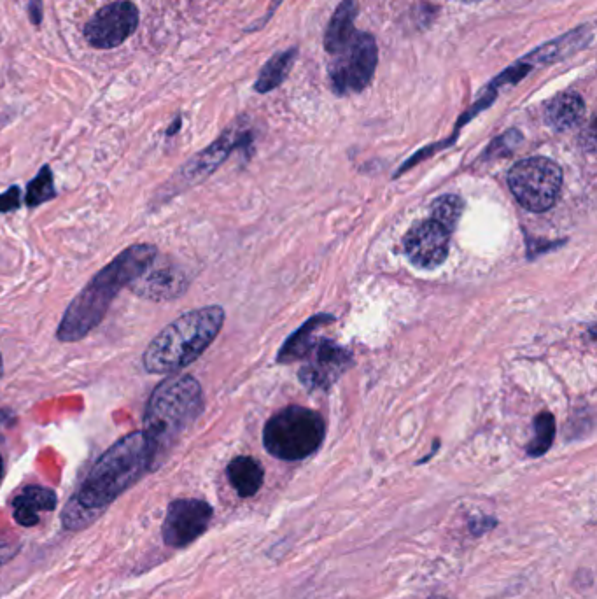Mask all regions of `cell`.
Masks as SVG:
<instances>
[{
    "label": "cell",
    "mask_w": 597,
    "mask_h": 599,
    "mask_svg": "<svg viewBox=\"0 0 597 599\" xmlns=\"http://www.w3.org/2000/svg\"><path fill=\"white\" fill-rule=\"evenodd\" d=\"M249 142V134L239 128H230L219 137L218 141L212 142L209 148L204 149L200 155L195 156L183 169L184 179L190 183L202 181L204 177L211 176L221 163L225 162L233 149Z\"/></svg>",
    "instance_id": "obj_13"
},
{
    "label": "cell",
    "mask_w": 597,
    "mask_h": 599,
    "mask_svg": "<svg viewBox=\"0 0 597 599\" xmlns=\"http://www.w3.org/2000/svg\"><path fill=\"white\" fill-rule=\"evenodd\" d=\"M2 473H4V463H2V456H0V479H2Z\"/></svg>",
    "instance_id": "obj_29"
},
{
    "label": "cell",
    "mask_w": 597,
    "mask_h": 599,
    "mask_svg": "<svg viewBox=\"0 0 597 599\" xmlns=\"http://www.w3.org/2000/svg\"><path fill=\"white\" fill-rule=\"evenodd\" d=\"M379 64L377 41L368 32H356L351 43L331 64V88L337 95L363 92L372 83Z\"/></svg>",
    "instance_id": "obj_7"
},
{
    "label": "cell",
    "mask_w": 597,
    "mask_h": 599,
    "mask_svg": "<svg viewBox=\"0 0 597 599\" xmlns=\"http://www.w3.org/2000/svg\"><path fill=\"white\" fill-rule=\"evenodd\" d=\"M57 493L41 486H29L13 501V517L23 528H34L41 521V512H53L57 508Z\"/></svg>",
    "instance_id": "obj_14"
},
{
    "label": "cell",
    "mask_w": 597,
    "mask_h": 599,
    "mask_svg": "<svg viewBox=\"0 0 597 599\" xmlns=\"http://www.w3.org/2000/svg\"><path fill=\"white\" fill-rule=\"evenodd\" d=\"M326 433L323 417L305 407L277 412L263 430V444L274 458L300 461L321 447Z\"/></svg>",
    "instance_id": "obj_5"
},
{
    "label": "cell",
    "mask_w": 597,
    "mask_h": 599,
    "mask_svg": "<svg viewBox=\"0 0 597 599\" xmlns=\"http://www.w3.org/2000/svg\"><path fill=\"white\" fill-rule=\"evenodd\" d=\"M555 437V419L548 412H541L540 416L534 419V438L531 444L527 445V454L533 458H540L552 447Z\"/></svg>",
    "instance_id": "obj_20"
},
{
    "label": "cell",
    "mask_w": 597,
    "mask_h": 599,
    "mask_svg": "<svg viewBox=\"0 0 597 599\" xmlns=\"http://www.w3.org/2000/svg\"><path fill=\"white\" fill-rule=\"evenodd\" d=\"M202 409V386L191 375L167 379L153 391L144 414V431L153 444L156 461L197 421Z\"/></svg>",
    "instance_id": "obj_4"
},
{
    "label": "cell",
    "mask_w": 597,
    "mask_h": 599,
    "mask_svg": "<svg viewBox=\"0 0 597 599\" xmlns=\"http://www.w3.org/2000/svg\"><path fill=\"white\" fill-rule=\"evenodd\" d=\"M296 57H298V48L282 51L270 58L267 64L263 65L260 76L254 83V90L258 93H268L279 88L288 78L291 67L295 65Z\"/></svg>",
    "instance_id": "obj_18"
},
{
    "label": "cell",
    "mask_w": 597,
    "mask_h": 599,
    "mask_svg": "<svg viewBox=\"0 0 597 599\" xmlns=\"http://www.w3.org/2000/svg\"><path fill=\"white\" fill-rule=\"evenodd\" d=\"M139 27V9L130 0H118L99 9L86 23L85 39L97 50H113L134 36Z\"/></svg>",
    "instance_id": "obj_8"
},
{
    "label": "cell",
    "mask_w": 597,
    "mask_h": 599,
    "mask_svg": "<svg viewBox=\"0 0 597 599\" xmlns=\"http://www.w3.org/2000/svg\"><path fill=\"white\" fill-rule=\"evenodd\" d=\"M2 375H4V363H2V356H0V382H2Z\"/></svg>",
    "instance_id": "obj_28"
},
{
    "label": "cell",
    "mask_w": 597,
    "mask_h": 599,
    "mask_svg": "<svg viewBox=\"0 0 597 599\" xmlns=\"http://www.w3.org/2000/svg\"><path fill=\"white\" fill-rule=\"evenodd\" d=\"M22 550V545L15 538L0 535V566L8 564L13 557L18 556Z\"/></svg>",
    "instance_id": "obj_23"
},
{
    "label": "cell",
    "mask_w": 597,
    "mask_h": 599,
    "mask_svg": "<svg viewBox=\"0 0 597 599\" xmlns=\"http://www.w3.org/2000/svg\"><path fill=\"white\" fill-rule=\"evenodd\" d=\"M55 197H57V191H55V184H53V174H51L50 167L46 165V167L39 170V174L29 184L27 204L30 207H37V205L44 204V202H48V200Z\"/></svg>",
    "instance_id": "obj_22"
},
{
    "label": "cell",
    "mask_w": 597,
    "mask_h": 599,
    "mask_svg": "<svg viewBox=\"0 0 597 599\" xmlns=\"http://www.w3.org/2000/svg\"><path fill=\"white\" fill-rule=\"evenodd\" d=\"M585 102L578 93L568 92L557 95L545 107V121L555 132H566L575 128L583 120Z\"/></svg>",
    "instance_id": "obj_16"
},
{
    "label": "cell",
    "mask_w": 597,
    "mask_h": 599,
    "mask_svg": "<svg viewBox=\"0 0 597 599\" xmlns=\"http://www.w3.org/2000/svg\"><path fill=\"white\" fill-rule=\"evenodd\" d=\"M156 466L155 449L146 431H134L107 449L65 507L67 529L85 528L118 496Z\"/></svg>",
    "instance_id": "obj_1"
},
{
    "label": "cell",
    "mask_w": 597,
    "mask_h": 599,
    "mask_svg": "<svg viewBox=\"0 0 597 599\" xmlns=\"http://www.w3.org/2000/svg\"><path fill=\"white\" fill-rule=\"evenodd\" d=\"M513 197L524 209L545 212L555 204L562 186V170L557 163L533 156L513 165L508 174Z\"/></svg>",
    "instance_id": "obj_6"
},
{
    "label": "cell",
    "mask_w": 597,
    "mask_h": 599,
    "mask_svg": "<svg viewBox=\"0 0 597 599\" xmlns=\"http://www.w3.org/2000/svg\"><path fill=\"white\" fill-rule=\"evenodd\" d=\"M20 207V188L11 186L6 193L0 195V212L15 211Z\"/></svg>",
    "instance_id": "obj_24"
},
{
    "label": "cell",
    "mask_w": 597,
    "mask_h": 599,
    "mask_svg": "<svg viewBox=\"0 0 597 599\" xmlns=\"http://www.w3.org/2000/svg\"><path fill=\"white\" fill-rule=\"evenodd\" d=\"M307 360L300 372L303 384L309 389H328L349 368L352 358L344 347L321 339L307 354Z\"/></svg>",
    "instance_id": "obj_11"
},
{
    "label": "cell",
    "mask_w": 597,
    "mask_h": 599,
    "mask_svg": "<svg viewBox=\"0 0 597 599\" xmlns=\"http://www.w3.org/2000/svg\"><path fill=\"white\" fill-rule=\"evenodd\" d=\"M225 323L221 307L186 312L165 326L149 344L142 363L149 374H174L197 361Z\"/></svg>",
    "instance_id": "obj_3"
},
{
    "label": "cell",
    "mask_w": 597,
    "mask_h": 599,
    "mask_svg": "<svg viewBox=\"0 0 597 599\" xmlns=\"http://www.w3.org/2000/svg\"><path fill=\"white\" fill-rule=\"evenodd\" d=\"M429 599H449V598H443V596H433V598H429Z\"/></svg>",
    "instance_id": "obj_30"
},
{
    "label": "cell",
    "mask_w": 597,
    "mask_h": 599,
    "mask_svg": "<svg viewBox=\"0 0 597 599\" xmlns=\"http://www.w3.org/2000/svg\"><path fill=\"white\" fill-rule=\"evenodd\" d=\"M211 505L204 500L184 498L170 503L163 521L162 535L165 545L183 549L204 535L212 521Z\"/></svg>",
    "instance_id": "obj_9"
},
{
    "label": "cell",
    "mask_w": 597,
    "mask_h": 599,
    "mask_svg": "<svg viewBox=\"0 0 597 599\" xmlns=\"http://www.w3.org/2000/svg\"><path fill=\"white\" fill-rule=\"evenodd\" d=\"M190 279L183 268L174 265L153 268V265L144 274L130 284L132 293L142 296L153 302L176 300L188 289Z\"/></svg>",
    "instance_id": "obj_12"
},
{
    "label": "cell",
    "mask_w": 597,
    "mask_h": 599,
    "mask_svg": "<svg viewBox=\"0 0 597 599\" xmlns=\"http://www.w3.org/2000/svg\"><path fill=\"white\" fill-rule=\"evenodd\" d=\"M358 13L359 6L356 0H342L340 6L335 9L324 34V48L330 55L337 57L338 53H342L349 46L352 37L356 36L354 23Z\"/></svg>",
    "instance_id": "obj_15"
},
{
    "label": "cell",
    "mask_w": 597,
    "mask_h": 599,
    "mask_svg": "<svg viewBox=\"0 0 597 599\" xmlns=\"http://www.w3.org/2000/svg\"><path fill=\"white\" fill-rule=\"evenodd\" d=\"M226 473H228L230 484L240 498H251L258 493L263 486V479H265V473H263L260 463L249 456H239V458L233 459L226 468Z\"/></svg>",
    "instance_id": "obj_17"
},
{
    "label": "cell",
    "mask_w": 597,
    "mask_h": 599,
    "mask_svg": "<svg viewBox=\"0 0 597 599\" xmlns=\"http://www.w3.org/2000/svg\"><path fill=\"white\" fill-rule=\"evenodd\" d=\"M156 253V247L151 244H135L118 254L72 300L58 326L57 339L60 342L85 339L106 318L114 296L155 263Z\"/></svg>",
    "instance_id": "obj_2"
},
{
    "label": "cell",
    "mask_w": 597,
    "mask_h": 599,
    "mask_svg": "<svg viewBox=\"0 0 597 599\" xmlns=\"http://www.w3.org/2000/svg\"><path fill=\"white\" fill-rule=\"evenodd\" d=\"M333 318L330 316H319V318L310 319L307 325L302 326L298 332L286 342V346L282 347L279 354L281 363H291V361L303 360L307 358V354L312 351V347L316 346L317 339L314 337V332L319 325L330 323Z\"/></svg>",
    "instance_id": "obj_19"
},
{
    "label": "cell",
    "mask_w": 597,
    "mask_h": 599,
    "mask_svg": "<svg viewBox=\"0 0 597 599\" xmlns=\"http://www.w3.org/2000/svg\"><path fill=\"white\" fill-rule=\"evenodd\" d=\"M498 524L496 519H492V517H480V519H471L470 529L473 535H482V533H487L489 529L494 528Z\"/></svg>",
    "instance_id": "obj_25"
},
{
    "label": "cell",
    "mask_w": 597,
    "mask_h": 599,
    "mask_svg": "<svg viewBox=\"0 0 597 599\" xmlns=\"http://www.w3.org/2000/svg\"><path fill=\"white\" fill-rule=\"evenodd\" d=\"M450 232L435 219H424L412 226L403 240L408 260L422 270L442 265L449 254Z\"/></svg>",
    "instance_id": "obj_10"
},
{
    "label": "cell",
    "mask_w": 597,
    "mask_h": 599,
    "mask_svg": "<svg viewBox=\"0 0 597 599\" xmlns=\"http://www.w3.org/2000/svg\"><path fill=\"white\" fill-rule=\"evenodd\" d=\"M43 0H30L29 2V18L30 22L34 23L36 27L41 25L43 22Z\"/></svg>",
    "instance_id": "obj_26"
},
{
    "label": "cell",
    "mask_w": 597,
    "mask_h": 599,
    "mask_svg": "<svg viewBox=\"0 0 597 599\" xmlns=\"http://www.w3.org/2000/svg\"><path fill=\"white\" fill-rule=\"evenodd\" d=\"M179 128H181V118H177V120L172 123V127L169 128V132H167V134L174 135Z\"/></svg>",
    "instance_id": "obj_27"
},
{
    "label": "cell",
    "mask_w": 597,
    "mask_h": 599,
    "mask_svg": "<svg viewBox=\"0 0 597 599\" xmlns=\"http://www.w3.org/2000/svg\"><path fill=\"white\" fill-rule=\"evenodd\" d=\"M461 214H463V200L456 195H445V197L438 198L431 209V219L438 221L449 232L454 230Z\"/></svg>",
    "instance_id": "obj_21"
}]
</instances>
